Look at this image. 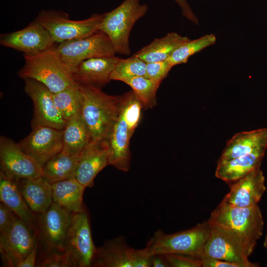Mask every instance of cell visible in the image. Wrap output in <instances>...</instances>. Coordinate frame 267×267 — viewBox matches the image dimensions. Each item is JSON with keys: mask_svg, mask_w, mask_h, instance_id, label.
Wrapping results in <instances>:
<instances>
[{"mask_svg": "<svg viewBox=\"0 0 267 267\" xmlns=\"http://www.w3.org/2000/svg\"><path fill=\"white\" fill-rule=\"evenodd\" d=\"M179 6L182 14L187 20L195 25L198 24V19L195 15L186 0H174Z\"/></svg>", "mask_w": 267, "mask_h": 267, "instance_id": "cell-38", "label": "cell"}, {"mask_svg": "<svg viewBox=\"0 0 267 267\" xmlns=\"http://www.w3.org/2000/svg\"><path fill=\"white\" fill-rule=\"evenodd\" d=\"M132 89L144 109L152 108L157 104L156 93L159 88L156 83L145 77H135L123 81Z\"/></svg>", "mask_w": 267, "mask_h": 267, "instance_id": "cell-31", "label": "cell"}, {"mask_svg": "<svg viewBox=\"0 0 267 267\" xmlns=\"http://www.w3.org/2000/svg\"><path fill=\"white\" fill-rule=\"evenodd\" d=\"M96 247L91 235L89 214L86 207L72 213L66 243V250L74 259L77 267H90Z\"/></svg>", "mask_w": 267, "mask_h": 267, "instance_id": "cell-11", "label": "cell"}, {"mask_svg": "<svg viewBox=\"0 0 267 267\" xmlns=\"http://www.w3.org/2000/svg\"><path fill=\"white\" fill-rule=\"evenodd\" d=\"M82 152L71 154L61 151L44 164L42 177L50 183L74 177Z\"/></svg>", "mask_w": 267, "mask_h": 267, "instance_id": "cell-28", "label": "cell"}, {"mask_svg": "<svg viewBox=\"0 0 267 267\" xmlns=\"http://www.w3.org/2000/svg\"><path fill=\"white\" fill-rule=\"evenodd\" d=\"M135 251L123 236L106 240L96 248L91 267H134Z\"/></svg>", "mask_w": 267, "mask_h": 267, "instance_id": "cell-20", "label": "cell"}, {"mask_svg": "<svg viewBox=\"0 0 267 267\" xmlns=\"http://www.w3.org/2000/svg\"><path fill=\"white\" fill-rule=\"evenodd\" d=\"M17 216L8 207L0 203V233L7 231Z\"/></svg>", "mask_w": 267, "mask_h": 267, "instance_id": "cell-36", "label": "cell"}, {"mask_svg": "<svg viewBox=\"0 0 267 267\" xmlns=\"http://www.w3.org/2000/svg\"><path fill=\"white\" fill-rule=\"evenodd\" d=\"M211 230L208 221L173 233L157 230L145 247L150 255L178 254L201 259Z\"/></svg>", "mask_w": 267, "mask_h": 267, "instance_id": "cell-4", "label": "cell"}, {"mask_svg": "<svg viewBox=\"0 0 267 267\" xmlns=\"http://www.w3.org/2000/svg\"><path fill=\"white\" fill-rule=\"evenodd\" d=\"M38 239L34 248L17 266V267H35L37 266L38 251Z\"/></svg>", "mask_w": 267, "mask_h": 267, "instance_id": "cell-39", "label": "cell"}, {"mask_svg": "<svg viewBox=\"0 0 267 267\" xmlns=\"http://www.w3.org/2000/svg\"><path fill=\"white\" fill-rule=\"evenodd\" d=\"M0 45L34 55L55 47L47 30L36 19L24 28L0 35Z\"/></svg>", "mask_w": 267, "mask_h": 267, "instance_id": "cell-14", "label": "cell"}, {"mask_svg": "<svg viewBox=\"0 0 267 267\" xmlns=\"http://www.w3.org/2000/svg\"><path fill=\"white\" fill-rule=\"evenodd\" d=\"M38 267H77L71 254L66 250L64 252L53 251L40 255L37 259Z\"/></svg>", "mask_w": 267, "mask_h": 267, "instance_id": "cell-33", "label": "cell"}, {"mask_svg": "<svg viewBox=\"0 0 267 267\" xmlns=\"http://www.w3.org/2000/svg\"><path fill=\"white\" fill-rule=\"evenodd\" d=\"M209 223L210 232L202 256L237 263L243 267L258 266L249 261L253 251L241 238L221 226Z\"/></svg>", "mask_w": 267, "mask_h": 267, "instance_id": "cell-9", "label": "cell"}, {"mask_svg": "<svg viewBox=\"0 0 267 267\" xmlns=\"http://www.w3.org/2000/svg\"><path fill=\"white\" fill-rule=\"evenodd\" d=\"M56 49L62 61L72 72L84 60L114 56L116 53L109 38L99 30L85 37L60 43Z\"/></svg>", "mask_w": 267, "mask_h": 267, "instance_id": "cell-8", "label": "cell"}, {"mask_svg": "<svg viewBox=\"0 0 267 267\" xmlns=\"http://www.w3.org/2000/svg\"><path fill=\"white\" fill-rule=\"evenodd\" d=\"M104 14H94L83 20H74L65 12L42 10L36 18L49 32L55 43L89 36L98 30Z\"/></svg>", "mask_w": 267, "mask_h": 267, "instance_id": "cell-6", "label": "cell"}, {"mask_svg": "<svg viewBox=\"0 0 267 267\" xmlns=\"http://www.w3.org/2000/svg\"><path fill=\"white\" fill-rule=\"evenodd\" d=\"M18 143L21 149L43 167L60 153L63 147V130L37 126Z\"/></svg>", "mask_w": 267, "mask_h": 267, "instance_id": "cell-15", "label": "cell"}, {"mask_svg": "<svg viewBox=\"0 0 267 267\" xmlns=\"http://www.w3.org/2000/svg\"><path fill=\"white\" fill-rule=\"evenodd\" d=\"M267 148V128L242 132L234 135L227 142L220 159L229 160Z\"/></svg>", "mask_w": 267, "mask_h": 267, "instance_id": "cell-23", "label": "cell"}, {"mask_svg": "<svg viewBox=\"0 0 267 267\" xmlns=\"http://www.w3.org/2000/svg\"><path fill=\"white\" fill-rule=\"evenodd\" d=\"M72 213L53 202L44 213L37 215V234L40 255L66 250Z\"/></svg>", "mask_w": 267, "mask_h": 267, "instance_id": "cell-7", "label": "cell"}, {"mask_svg": "<svg viewBox=\"0 0 267 267\" xmlns=\"http://www.w3.org/2000/svg\"><path fill=\"white\" fill-rule=\"evenodd\" d=\"M15 179L25 201L34 213L45 212L53 203L51 183L42 176Z\"/></svg>", "mask_w": 267, "mask_h": 267, "instance_id": "cell-22", "label": "cell"}, {"mask_svg": "<svg viewBox=\"0 0 267 267\" xmlns=\"http://www.w3.org/2000/svg\"><path fill=\"white\" fill-rule=\"evenodd\" d=\"M208 221L238 236L253 251L263 232L264 221L258 205L239 207L221 202Z\"/></svg>", "mask_w": 267, "mask_h": 267, "instance_id": "cell-3", "label": "cell"}, {"mask_svg": "<svg viewBox=\"0 0 267 267\" xmlns=\"http://www.w3.org/2000/svg\"><path fill=\"white\" fill-rule=\"evenodd\" d=\"M229 186L230 190L222 202L239 207L257 205L266 190L265 178L260 167Z\"/></svg>", "mask_w": 267, "mask_h": 267, "instance_id": "cell-16", "label": "cell"}, {"mask_svg": "<svg viewBox=\"0 0 267 267\" xmlns=\"http://www.w3.org/2000/svg\"><path fill=\"white\" fill-rule=\"evenodd\" d=\"M146 63L134 55L128 58H120L111 74V80L123 82L135 77H146Z\"/></svg>", "mask_w": 267, "mask_h": 267, "instance_id": "cell-32", "label": "cell"}, {"mask_svg": "<svg viewBox=\"0 0 267 267\" xmlns=\"http://www.w3.org/2000/svg\"><path fill=\"white\" fill-rule=\"evenodd\" d=\"M38 240L36 231L18 217L6 232L0 233V252L4 267H17Z\"/></svg>", "mask_w": 267, "mask_h": 267, "instance_id": "cell-10", "label": "cell"}, {"mask_svg": "<svg viewBox=\"0 0 267 267\" xmlns=\"http://www.w3.org/2000/svg\"><path fill=\"white\" fill-rule=\"evenodd\" d=\"M263 245L265 248L267 249V228L266 235V236L264 241Z\"/></svg>", "mask_w": 267, "mask_h": 267, "instance_id": "cell-41", "label": "cell"}, {"mask_svg": "<svg viewBox=\"0 0 267 267\" xmlns=\"http://www.w3.org/2000/svg\"><path fill=\"white\" fill-rule=\"evenodd\" d=\"M24 80L25 93L31 98L33 103L32 128L42 125L63 130L66 122L54 103L53 93L38 81L30 78Z\"/></svg>", "mask_w": 267, "mask_h": 267, "instance_id": "cell-12", "label": "cell"}, {"mask_svg": "<svg viewBox=\"0 0 267 267\" xmlns=\"http://www.w3.org/2000/svg\"><path fill=\"white\" fill-rule=\"evenodd\" d=\"M266 151H259L229 160H219L216 177L228 184L235 182L261 167Z\"/></svg>", "mask_w": 267, "mask_h": 267, "instance_id": "cell-24", "label": "cell"}, {"mask_svg": "<svg viewBox=\"0 0 267 267\" xmlns=\"http://www.w3.org/2000/svg\"><path fill=\"white\" fill-rule=\"evenodd\" d=\"M107 139L91 141L82 151L74 178L83 186L91 187L96 175L109 165Z\"/></svg>", "mask_w": 267, "mask_h": 267, "instance_id": "cell-17", "label": "cell"}, {"mask_svg": "<svg viewBox=\"0 0 267 267\" xmlns=\"http://www.w3.org/2000/svg\"><path fill=\"white\" fill-rule=\"evenodd\" d=\"M216 41V37L213 34L205 35L193 40L190 39L177 48L167 60L172 67L185 63L191 56L214 44Z\"/></svg>", "mask_w": 267, "mask_h": 267, "instance_id": "cell-29", "label": "cell"}, {"mask_svg": "<svg viewBox=\"0 0 267 267\" xmlns=\"http://www.w3.org/2000/svg\"><path fill=\"white\" fill-rule=\"evenodd\" d=\"M134 133L120 107L117 118L107 139L109 165L123 172H127L130 170V141Z\"/></svg>", "mask_w": 267, "mask_h": 267, "instance_id": "cell-18", "label": "cell"}, {"mask_svg": "<svg viewBox=\"0 0 267 267\" xmlns=\"http://www.w3.org/2000/svg\"><path fill=\"white\" fill-rule=\"evenodd\" d=\"M62 152L78 154L91 142L89 130L81 115L76 114L70 119L63 130Z\"/></svg>", "mask_w": 267, "mask_h": 267, "instance_id": "cell-27", "label": "cell"}, {"mask_svg": "<svg viewBox=\"0 0 267 267\" xmlns=\"http://www.w3.org/2000/svg\"><path fill=\"white\" fill-rule=\"evenodd\" d=\"M25 63L18 75L35 80L55 93L77 84L73 73L63 63L56 47L34 55L24 54Z\"/></svg>", "mask_w": 267, "mask_h": 267, "instance_id": "cell-2", "label": "cell"}, {"mask_svg": "<svg viewBox=\"0 0 267 267\" xmlns=\"http://www.w3.org/2000/svg\"><path fill=\"white\" fill-rule=\"evenodd\" d=\"M172 267H202L201 259L183 254H165Z\"/></svg>", "mask_w": 267, "mask_h": 267, "instance_id": "cell-35", "label": "cell"}, {"mask_svg": "<svg viewBox=\"0 0 267 267\" xmlns=\"http://www.w3.org/2000/svg\"><path fill=\"white\" fill-rule=\"evenodd\" d=\"M0 171L15 179L42 176L43 167L9 138H0Z\"/></svg>", "mask_w": 267, "mask_h": 267, "instance_id": "cell-13", "label": "cell"}, {"mask_svg": "<svg viewBox=\"0 0 267 267\" xmlns=\"http://www.w3.org/2000/svg\"><path fill=\"white\" fill-rule=\"evenodd\" d=\"M202 267H243L237 263L217 259L206 256L201 258Z\"/></svg>", "mask_w": 267, "mask_h": 267, "instance_id": "cell-37", "label": "cell"}, {"mask_svg": "<svg viewBox=\"0 0 267 267\" xmlns=\"http://www.w3.org/2000/svg\"><path fill=\"white\" fill-rule=\"evenodd\" d=\"M53 202L70 213L82 211L86 187L74 177L51 183Z\"/></svg>", "mask_w": 267, "mask_h": 267, "instance_id": "cell-25", "label": "cell"}, {"mask_svg": "<svg viewBox=\"0 0 267 267\" xmlns=\"http://www.w3.org/2000/svg\"><path fill=\"white\" fill-rule=\"evenodd\" d=\"M119 59L114 55L84 60L72 72L74 79L78 84L101 88L111 80V74Z\"/></svg>", "mask_w": 267, "mask_h": 267, "instance_id": "cell-19", "label": "cell"}, {"mask_svg": "<svg viewBox=\"0 0 267 267\" xmlns=\"http://www.w3.org/2000/svg\"><path fill=\"white\" fill-rule=\"evenodd\" d=\"M54 103L67 122L76 114L81 113L82 98L78 84L53 93Z\"/></svg>", "mask_w": 267, "mask_h": 267, "instance_id": "cell-30", "label": "cell"}, {"mask_svg": "<svg viewBox=\"0 0 267 267\" xmlns=\"http://www.w3.org/2000/svg\"><path fill=\"white\" fill-rule=\"evenodd\" d=\"M173 67L166 60L146 63V77L158 86L166 78Z\"/></svg>", "mask_w": 267, "mask_h": 267, "instance_id": "cell-34", "label": "cell"}, {"mask_svg": "<svg viewBox=\"0 0 267 267\" xmlns=\"http://www.w3.org/2000/svg\"><path fill=\"white\" fill-rule=\"evenodd\" d=\"M0 201L37 233V214L25 201L16 179L0 171Z\"/></svg>", "mask_w": 267, "mask_h": 267, "instance_id": "cell-21", "label": "cell"}, {"mask_svg": "<svg viewBox=\"0 0 267 267\" xmlns=\"http://www.w3.org/2000/svg\"><path fill=\"white\" fill-rule=\"evenodd\" d=\"M165 254H158L151 255L150 267H170Z\"/></svg>", "mask_w": 267, "mask_h": 267, "instance_id": "cell-40", "label": "cell"}, {"mask_svg": "<svg viewBox=\"0 0 267 267\" xmlns=\"http://www.w3.org/2000/svg\"><path fill=\"white\" fill-rule=\"evenodd\" d=\"M140 0H124L116 8L104 13L98 30L111 41L116 53L129 55L131 53L130 35L134 24L145 15L146 4Z\"/></svg>", "mask_w": 267, "mask_h": 267, "instance_id": "cell-5", "label": "cell"}, {"mask_svg": "<svg viewBox=\"0 0 267 267\" xmlns=\"http://www.w3.org/2000/svg\"><path fill=\"white\" fill-rule=\"evenodd\" d=\"M78 85L82 98L81 115L92 141L107 139L119 112L121 96L108 95L91 85Z\"/></svg>", "mask_w": 267, "mask_h": 267, "instance_id": "cell-1", "label": "cell"}, {"mask_svg": "<svg viewBox=\"0 0 267 267\" xmlns=\"http://www.w3.org/2000/svg\"><path fill=\"white\" fill-rule=\"evenodd\" d=\"M189 40L177 33H169L162 38L154 39L134 55L146 63L166 60L177 48Z\"/></svg>", "mask_w": 267, "mask_h": 267, "instance_id": "cell-26", "label": "cell"}]
</instances>
